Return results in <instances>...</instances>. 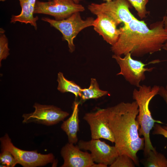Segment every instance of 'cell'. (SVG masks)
Here are the masks:
<instances>
[{
	"instance_id": "obj_1",
	"label": "cell",
	"mask_w": 167,
	"mask_h": 167,
	"mask_svg": "<svg viewBox=\"0 0 167 167\" xmlns=\"http://www.w3.org/2000/svg\"><path fill=\"white\" fill-rule=\"evenodd\" d=\"M121 33L111 47L114 54L121 56L130 53L131 56L142 57L161 51H167V30L163 20L149 28L143 21L136 18L120 28Z\"/></svg>"
},
{
	"instance_id": "obj_2",
	"label": "cell",
	"mask_w": 167,
	"mask_h": 167,
	"mask_svg": "<svg viewBox=\"0 0 167 167\" xmlns=\"http://www.w3.org/2000/svg\"><path fill=\"white\" fill-rule=\"evenodd\" d=\"M106 119L114 138L115 146L119 155L130 157L135 165H139L137 152L144 149L143 137L139 135V125L137 117L138 106L135 101L121 102L104 109Z\"/></svg>"
},
{
	"instance_id": "obj_3",
	"label": "cell",
	"mask_w": 167,
	"mask_h": 167,
	"mask_svg": "<svg viewBox=\"0 0 167 167\" xmlns=\"http://www.w3.org/2000/svg\"><path fill=\"white\" fill-rule=\"evenodd\" d=\"M159 88V86L156 85L151 87L142 85L138 89H134L132 92L133 98L136 101L138 106L139 113L137 119L139 126V136H143L144 139L143 153L146 157L150 151L156 150L150 139V131L155 123L163 124L161 121L155 120L152 118L149 108L150 102L158 95Z\"/></svg>"
},
{
	"instance_id": "obj_4",
	"label": "cell",
	"mask_w": 167,
	"mask_h": 167,
	"mask_svg": "<svg viewBox=\"0 0 167 167\" xmlns=\"http://www.w3.org/2000/svg\"><path fill=\"white\" fill-rule=\"evenodd\" d=\"M80 12L73 13L68 18L60 20H57L48 17H42L41 19L49 23L62 34L63 38L68 43L69 51L73 52L75 49L74 40L77 34L82 30L94 25V19L92 17L83 20Z\"/></svg>"
},
{
	"instance_id": "obj_5",
	"label": "cell",
	"mask_w": 167,
	"mask_h": 167,
	"mask_svg": "<svg viewBox=\"0 0 167 167\" xmlns=\"http://www.w3.org/2000/svg\"><path fill=\"white\" fill-rule=\"evenodd\" d=\"M1 150L10 152L17 164L24 167H36L45 166L50 163L54 164V156L51 153L43 154L37 150L28 151L23 150L16 147L12 143L8 134L6 133L0 139Z\"/></svg>"
},
{
	"instance_id": "obj_6",
	"label": "cell",
	"mask_w": 167,
	"mask_h": 167,
	"mask_svg": "<svg viewBox=\"0 0 167 167\" xmlns=\"http://www.w3.org/2000/svg\"><path fill=\"white\" fill-rule=\"evenodd\" d=\"M131 56V54L128 53L123 58L114 54L112 57L120 68V71L117 75H122L130 84L139 88L141 85L140 83L146 79L145 72H151L154 68L145 67V66L149 64L158 63L160 61L157 60L145 64L141 61L134 59Z\"/></svg>"
},
{
	"instance_id": "obj_7",
	"label": "cell",
	"mask_w": 167,
	"mask_h": 167,
	"mask_svg": "<svg viewBox=\"0 0 167 167\" xmlns=\"http://www.w3.org/2000/svg\"><path fill=\"white\" fill-rule=\"evenodd\" d=\"M84 7L73 0H49L42 2L37 0L34 13L50 15L55 19H66L73 13L84 11Z\"/></svg>"
},
{
	"instance_id": "obj_8",
	"label": "cell",
	"mask_w": 167,
	"mask_h": 167,
	"mask_svg": "<svg viewBox=\"0 0 167 167\" xmlns=\"http://www.w3.org/2000/svg\"><path fill=\"white\" fill-rule=\"evenodd\" d=\"M130 3L127 0H114L101 4L92 3L88 9L93 14L100 13L106 14L111 17L117 25L122 23L126 25L136 19L129 10Z\"/></svg>"
},
{
	"instance_id": "obj_9",
	"label": "cell",
	"mask_w": 167,
	"mask_h": 167,
	"mask_svg": "<svg viewBox=\"0 0 167 167\" xmlns=\"http://www.w3.org/2000/svg\"><path fill=\"white\" fill-rule=\"evenodd\" d=\"M35 110L22 115L24 123L35 122L48 126L53 125L62 121L69 115L68 113L53 105H42L35 103Z\"/></svg>"
},
{
	"instance_id": "obj_10",
	"label": "cell",
	"mask_w": 167,
	"mask_h": 167,
	"mask_svg": "<svg viewBox=\"0 0 167 167\" xmlns=\"http://www.w3.org/2000/svg\"><path fill=\"white\" fill-rule=\"evenodd\" d=\"M77 145L80 149L90 151L94 162L107 166L110 165L119 155L115 146H111L99 139L80 140Z\"/></svg>"
},
{
	"instance_id": "obj_11",
	"label": "cell",
	"mask_w": 167,
	"mask_h": 167,
	"mask_svg": "<svg viewBox=\"0 0 167 167\" xmlns=\"http://www.w3.org/2000/svg\"><path fill=\"white\" fill-rule=\"evenodd\" d=\"M83 119L89 126L92 139H104L114 143V136L108 125L104 109L98 108L95 112L86 113Z\"/></svg>"
},
{
	"instance_id": "obj_12",
	"label": "cell",
	"mask_w": 167,
	"mask_h": 167,
	"mask_svg": "<svg viewBox=\"0 0 167 167\" xmlns=\"http://www.w3.org/2000/svg\"><path fill=\"white\" fill-rule=\"evenodd\" d=\"M77 146L68 143L63 146L60 153L64 162L61 167H93L95 163L91 153L81 150Z\"/></svg>"
},
{
	"instance_id": "obj_13",
	"label": "cell",
	"mask_w": 167,
	"mask_h": 167,
	"mask_svg": "<svg viewBox=\"0 0 167 167\" xmlns=\"http://www.w3.org/2000/svg\"><path fill=\"white\" fill-rule=\"evenodd\" d=\"M97 18L94 19V29L104 40L111 46L118 41L121 31L118 29L115 21L110 16L104 13H100L96 15Z\"/></svg>"
},
{
	"instance_id": "obj_14",
	"label": "cell",
	"mask_w": 167,
	"mask_h": 167,
	"mask_svg": "<svg viewBox=\"0 0 167 167\" xmlns=\"http://www.w3.org/2000/svg\"><path fill=\"white\" fill-rule=\"evenodd\" d=\"M4 1L6 0H0ZM21 8L20 13L18 15H13L11 18V22L15 23L19 22L25 24H29L33 26L36 30L37 29L36 21L39 18L34 17V11L37 0H18Z\"/></svg>"
},
{
	"instance_id": "obj_15",
	"label": "cell",
	"mask_w": 167,
	"mask_h": 167,
	"mask_svg": "<svg viewBox=\"0 0 167 167\" xmlns=\"http://www.w3.org/2000/svg\"><path fill=\"white\" fill-rule=\"evenodd\" d=\"M79 102L75 101L73 104L72 112L70 117L64 121L61 128L68 137V142L75 144L78 142L77 132L79 130Z\"/></svg>"
},
{
	"instance_id": "obj_16",
	"label": "cell",
	"mask_w": 167,
	"mask_h": 167,
	"mask_svg": "<svg viewBox=\"0 0 167 167\" xmlns=\"http://www.w3.org/2000/svg\"><path fill=\"white\" fill-rule=\"evenodd\" d=\"M109 94L107 91L101 89L96 79L92 78L89 87L82 88L79 97L81 99L80 101L84 102L87 100L97 99Z\"/></svg>"
},
{
	"instance_id": "obj_17",
	"label": "cell",
	"mask_w": 167,
	"mask_h": 167,
	"mask_svg": "<svg viewBox=\"0 0 167 167\" xmlns=\"http://www.w3.org/2000/svg\"><path fill=\"white\" fill-rule=\"evenodd\" d=\"M58 90L62 93L70 92L74 94L75 97L79 96L82 88L74 81L67 79L61 72L58 74Z\"/></svg>"
},
{
	"instance_id": "obj_18",
	"label": "cell",
	"mask_w": 167,
	"mask_h": 167,
	"mask_svg": "<svg viewBox=\"0 0 167 167\" xmlns=\"http://www.w3.org/2000/svg\"><path fill=\"white\" fill-rule=\"evenodd\" d=\"M144 164L147 167H167V159L165 155L156 150L150 151Z\"/></svg>"
},
{
	"instance_id": "obj_19",
	"label": "cell",
	"mask_w": 167,
	"mask_h": 167,
	"mask_svg": "<svg viewBox=\"0 0 167 167\" xmlns=\"http://www.w3.org/2000/svg\"><path fill=\"white\" fill-rule=\"evenodd\" d=\"M5 31L0 28V63L1 61L6 59L9 55V49L8 46V40L4 33Z\"/></svg>"
},
{
	"instance_id": "obj_20",
	"label": "cell",
	"mask_w": 167,
	"mask_h": 167,
	"mask_svg": "<svg viewBox=\"0 0 167 167\" xmlns=\"http://www.w3.org/2000/svg\"><path fill=\"white\" fill-rule=\"evenodd\" d=\"M135 164L133 160L125 154L119 155L110 165V167H134Z\"/></svg>"
},
{
	"instance_id": "obj_21",
	"label": "cell",
	"mask_w": 167,
	"mask_h": 167,
	"mask_svg": "<svg viewBox=\"0 0 167 167\" xmlns=\"http://www.w3.org/2000/svg\"><path fill=\"white\" fill-rule=\"evenodd\" d=\"M135 9L137 15L140 19L146 17L148 12L146 9V5L148 0H127Z\"/></svg>"
},
{
	"instance_id": "obj_22",
	"label": "cell",
	"mask_w": 167,
	"mask_h": 167,
	"mask_svg": "<svg viewBox=\"0 0 167 167\" xmlns=\"http://www.w3.org/2000/svg\"><path fill=\"white\" fill-rule=\"evenodd\" d=\"M1 151L0 154V162L2 165L7 167H14L17 164L10 152L6 150Z\"/></svg>"
},
{
	"instance_id": "obj_23",
	"label": "cell",
	"mask_w": 167,
	"mask_h": 167,
	"mask_svg": "<svg viewBox=\"0 0 167 167\" xmlns=\"http://www.w3.org/2000/svg\"><path fill=\"white\" fill-rule=\"evenodd\" d=\"M154 130L152 132L153 135H161L167 139V130L164 128L159 123L155 124L153 127Z\"/></svg>"
},
{
	"instance_id": "obj_24",
	"label": "cell",
	"mask_w": 167,
	"mask_h": 167,
	"mask_svg": "<svg viewBox=\"0 0 167 167\" xmlns=\"http://www.w3.org/2000/svg\"><path fill=\"white\" fill-rule=\"evenodd\" d=\"M158 94L161 97L167 105V90L164 87L160 86Z\"/></svg>"
},
{
	"instance_id": "obj_25",
	"label": "cell",
	"mask_w": 167,
	"mask_h": 167,
	"mask_svg": "<svg viewBox=\"0 0 167 167\" xmlns=\"http://www.w3.org/2000/svg\"><path fill=\"white\" fill-rule=\"evenodd\" d=\"M163 20L164 22L165 28L167 30V16H164Z\"/></svg>"
},
{
	"instance_id": "obj_26",
	"label": "cell",
	"mask_w": 167,
	"mask_h": 167,
	"mask_svg": "<svg viewBox=\"0 0 167 167\" xmlns=\"http://www.w3.org/2000/svg\"><path fill=\"white\" fill-rule=\"evenodd\" d=\"M76 3L79 4V2L83 0H73Z\"/></svg>"
},
{
	"instance_id": "obj_27",
	"label": "cell",
	"mask_w": 167,
	"mask_h": 167,
	"mask_svg": "<svg viewBox=\"0 0 167 167\" xmlns=\"http://www.w3.org/2000/svg\"><path fill=\"white\" fill-rule=\"evenodd\" d=\"M103 0L106 1V2H110L114 0Z\"/></svg>"
},
{
	"instance_id": "obj_28",
	"label": "cell",
	"mask_w": 167,
	"mask_h": 167,
	"mask_svg": "<svg viewBox=\"0 0 167 167\" xmlns=\"http://www.w3.org/2000/svg\"><path fill=\"white\" fill-rule=\"evenodd\" d=\"M163 127L167 130V126H163Z\"/></svg>"
},
{
	"instance_id": "obj_29",
	"label": "cell",
	"mask_w": 167,
	"mask_h": 167,
	"mask_svg": "<svg viewBox=\"0 0 167 167\" xmlns=\"http://www.w3.org/2000/svg\"><path fill=\"white\" fill-rule=\"evenodd\" d=\"M165 88L167 90V84L166 85Z\"/></svg>"
}]
</instances>
